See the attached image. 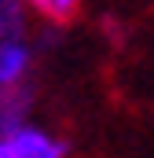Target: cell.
Wrapping results in <instances>:
<instances>
[{"label":"cell","mask_w":154,"mask_h":158,"mask_svg":"<svg viewBox=\"0 0 154 158\" xmlns=\"http://www.w3.org/2000/svg\"><path fill=\"white\" fill-rule=\"evenodd\" d=\"M66 147L33 129H11L0 140V158H63Z\"/></svg>","instance_id":"6da1fadb"},{"label":"cell","mask_w":154,"mask_h":158,"mask_svg":"<svg viewBox=\"0 0 154 158\" xmlns=\"http://www.w3.org/2000/svg\"><path fill=\"white\" fill-rule=\"evenodd\" d=\"M22 70H26V48L22 44H4L0 48V85L4 88L18 85Z\"/></svg>","instance_id":"7a4b0ae2"},{"label":"cell","mask_w":154,"mask_h":158,"mask_svg":"<svg viewBox=\"0 0 154 158\" xmlns=\"http://www.w3.org/2000/svg\"><path fill=\"white\" fill-rule=\"evenodd\" d=\"M30 4L51 22H70L77 15V7H81V0H30Z\"/></svg>","instance_id":"3957f363"}]
</instances>
